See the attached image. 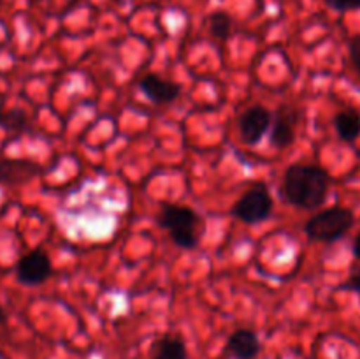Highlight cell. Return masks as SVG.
Instances as JSON below:
<instances>
[{"label":"cell","instance_id":"obj_1","mask_svg":"<svg viewBox=\"0 0 360 359\" xmlns=\"http://www.w3.org/2000/svg\"><path fill=\"white\" fill-rule=\"evenodd\" d=\"M330 176L320 165L294 164L285 171L281 192L287 203L302 210H315L327 199Z\"/></svg>","mask_w":360,"mask_h":359},{"label":"cell","instance_id":"obj_2","mask_svg":"<svg viewBox=\"0 0 360 359\" xmlns=\"http://www.w3.org/2000/svg\"><path fill=\"white\" fill-rule=\"evenodd\" d=\"M158 225L171 234L172 241L179 248H195L199 243V215L188 206L164 204L157 217Z\"/></svg>","mask_w":360,"mask_h":359},{"label":"cell","instance_id":"obj_3","mask_svg":"<svg viewBox=\"0 0 360 359\" xmlns=\"http://www.w3.org/2000/svg\"><path fill=\"white\" fill-rule=\"evenodd\" d=\"M355 224L354 211L334 206L313 215L304 225V232L311 241L334 243L343 238Z\"/></svg>","mask_w":360,"mask_h":359},{"label":"cell","instance_id":"obj_4","mask_svg":"<svg viewBox=\"0 0 360 359\" xmlns=\"http://www.w3.org/2000/svg\"><path fill=\"white\" fill-rule=\"evenodd\" d=\"M273 197L266 185H255L246 190L232 206V215L245 224L264 222L273 213Z\"/></svg>","mask_w":360,"mask_h":359},{"label":"cell","instance_id":"obj_5","mask_svg":"<svg viewBox=\"0 0 360 359\" xmlns=\"http://www.w3.org/2000/svg\"><path fill=\"white\" fill-rule=\"evenodd\" d=\"M271 122H273V115L264 106L255 104L245 109L238 120L239 136H241L243 143L250 144V146L259 144L264 139L267 130L271 129Z\"/></svg>","mask_w":360,"mask_h":359},{"label":"cell","instance_id":"obj_6","mask_svg":"<svg viewBox=\"0 0 360 359\" xmlns=\"http://www.w3.org/2000/svg\"><path fill=\"white\" fill-rule=\"evenodd\" d=\"M51 260H49L48 253H44L42 250H32V252L25 253L16 264L18 282L28 285V287L44 284L51 277Z\"/></svg>","mask_w":360,"mask_h":359},{"label":"cell","instance_id":"obj_7","mask_svg":"<svg viewBox=\"0 0 360 359\" xmlns=\"http://www.w3.org/2000/svg\"><path fill=\"white\" fill-rule=\"evenodd\" d=\"M299 122H301L299 109L288 104H281L276 115L273 116V122H271V144L278 150H285V148L290 146L295 141Z\"/></svg>","mask_w":360,"mask_h":359},{"label":"cell","instance_id":"obj_8","mask_svg":"<svg viewBox=\"0 0 360 359\" xmlns=\"http://www.w3.org/2000/svg\"><path fill=\"white\" fill-rule=\"evenodd\" d=\"M139 88L150 101L157 102V104H171L181 94L179 84L164 80V77L155 73L144 74L139 80Z\"/></svg>","mask_w":360,"mask_h":359},{"label":"cell","instance_id":"obj_9","mask_svg":"<svg viewBox=\"0 0 360 359\" xmlns=\"http://www.w3.org/2000/svg\"><path fill=\"white\" fill-rule=\"evenodd\" d=\"M41 172L35 162L25 158L0 157V185H21Z\"/></svg>","mask_w":360,"mask_h":359},{"label":"cell","instance_id":"obj_10","mask_svg":"<svg viewBox=\"0 0 360 359\" xmlns=\"http://www.w3.org/2000/svg\"><path fill=\"white\" fill-rule=\"evenodd\" d=\"M227 351L236 359H255L260 352V340L255 331L241 327L229 336Z\"/></svg>","mask_w":360,"mask_h":359},{"label":"cell","instance_id":"obj_11","mask_svg":"<svg viewBox=\"0 0 360 359\" xmlns=\"http://www.w3.org/2000/svg\"><path fill=\"white\" fill-rule=\"evenodd\" d=\"M334 129L340 139L355 143L360 136V115L354 109H345L334 116Z\"/></svg>","mask_w":360,"mask_h":359},{"label":"cell","instance_id":"obj_12","mask_svg":"<svg viewBox=\"0 0 360 359\" xmlns=\"http://www.w3.org/2000/svg\"><path fill=\"white\" fill-rule=\"evenodd\" d=\"M188 351H186L185 341L179 336H162L151 347V359H186Z\"/></svg>","mask_w":360,"mask_h":359},{"label":"cell","instance_id":"obj_13","mask_svg":"<svg viewBox=\"0 0 360 359\" xmlns=\"http://www.w3.org/2000/svg\"><path fill=\"white\" fill-rule=\"evenodd\" d=\"M207 27H210L211 35L218 41H225L232 34V18L225 11H217L207 18Z\"/></svg>","mask_w":360,"mask_h":359},{"label":"cell","instance_id":"obj_14","mask_svg":"<svg viewBox=\"0 0 360 359\" xmlns=\"http://www.w3.org/2000/svg\"><path fill=\"white\" fill-rule=\"evenodd\" d=\"M0 125L7 130V132L20 134L27 129L28 118L25 111L21 109H11V111L0 113Z\"/></svg>","mask_w":360,"mask_h":359},{"label":"cell","instance_id":"obj_15","mask_svg":"<svg viewBox=\"0 0 360 359\" xmlns=\"http://www.w3.org/2000/svg\"><path fill=\"white\" fill-rule=\"evenodd\" d=\"M329 7L340 13H347V11H357L360 9V0H326Z\"/></svg>","mask_w":360,"mask_h":359},{"label":"cell","instance_id":"obj_16","mask_svg":"<svg viewBox=\"0 0 360 359\" xmlns=\"http://www.w3.org/2000/svg\"><path fill=\"white\" fill-rule=\"evenodd\" d=\"M348 51H350V58L354 62L355 69L360 74V34L354 35L350 39V42H348Z\"/></svg>","mask_w":360,"mask_h":359},{"label":"cell","instance_id":"obj_17","mask_svg":"<svg viewBox=\"0 0 360 359\" xmlns=\"http://www.w3.org/2000/svg\"><path fill=\"white\" fill-rule=\"evenodd\" d=\"M343 289H348V291L359 292L360 294V270H357L355 273L350 275V278H348L347 284L343 285Z\"/></svg>","mask_w":360,"mask_h":359},{"label":"cell","instance_id":"obj_18","mask_svg":"<svg viewBox=\"0 0 360 359\" xmlns=\"http://www.w3.org/2000/svg\"><path fill=\"white\" fill-rule=\"evenodd\" d=\"M354 256H355V259L360 260V232H359L357 238H355V241H354Z\"/></svg>","mask_w":360,"mask_h":359},{"label":"cell","instance_id":"obj_19","mask_svg":"<svg viewBox=\"0 0 360 359\" xmlns=\"http://www.w3.org/2000/svg\"><path fill=\"white\" fill-rule=\"evenodd\" d=\"M6 319H7V315H6V312H4L2 305H0V324L6 322Z\"/></svg>","mask_w":360,"mask_h":359},{"label":"cell","instance_id":"obj_20","mask_svg":"<svg viewBox=\"0 0 360 359\" xmlns=\"http://www.w3.org/2000/svg\"><path fill=\"white\" fill-rule=\"evenodd\" d=\"M0 4H2V0H0Z\"/></svg>","mask_w":360,"mask_h":359}]
</instances>
